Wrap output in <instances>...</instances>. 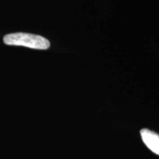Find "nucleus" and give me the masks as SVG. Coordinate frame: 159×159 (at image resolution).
<instances>
[{"mask_svg": "<svg viewBox=\"0 0 159 159\" xmlns=\"http://www.w3.org/2000/svg\"><path fill=\"white\" fill-rule=\"evenodd\" d=\"M3 42L8 46H20L42 50L50 47V42L46 38L27 33H9L3 37Z\"/></svg>", "mask_w": 159, "mask_h": 159, "instance_id": "obj_1", "label": "nucleus"}, {"mask_svg": "<svg viewBox=\"0 0 159 159\" xmlns=\"http://www.w3.org/2000/svg\"><path fill=\"white\" fill-rule=\"evenodd\" d=\"M140 134L144 144L152 152L159 156V134L147 128L142 129Z\"/></svg>", "mask_w": 159, "mask_h": 159, "instance_id": "obj_2", "label": "nucleus"}]
</instances>
